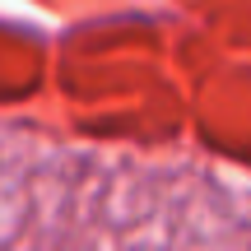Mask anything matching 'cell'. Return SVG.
<instances>
[{"instance_id": "cell-1", "label": "cell", "mask_w": 251, "mask_h": 251, "mask_svg": "<svg viewBox=\"0 0 251 251\" xmlns=\"http://www.w3.org/2000/svg\"><path fill=\"white\" fill-rule=\"evenodd\" d=\"M24 172L28 168H9L0 163V247L19 242L28 224V186H24Z\"/></svg>"}]
</instances>
